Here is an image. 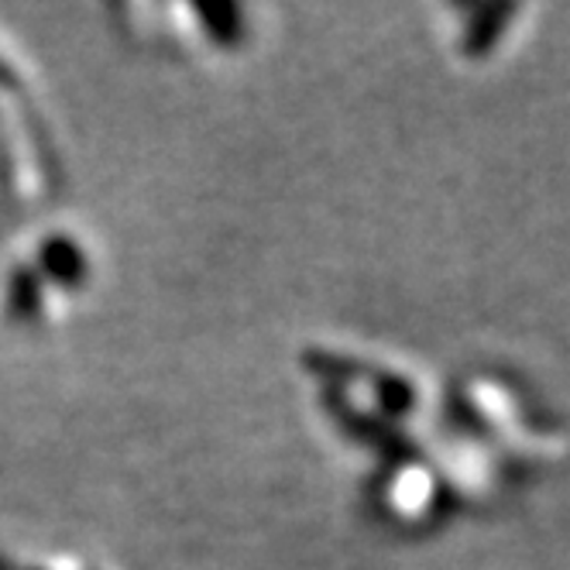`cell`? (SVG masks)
<instances>
[{
	"instance_id": "cell-1",
	"label": "cell",
	"mask_w": 570,
	"mask_h": 570,
	"mask_svg": "<svg viewBox=\"0 0 570 570\" xmlns=\"http://www.w3.org/2000/svg\"><path fill=\"white\" fill-rule=\"evenodd\" d=\"M31 268L46 285H56L62 293L83 289L90 278V262H87L83 248H79V240L69 234H49L42 244H38Z\"/></svg>"
},
{
	"instance_id": "cell-2",
	"label": "cell",
	"mask_w": 570,
	"mask_h": 570,
	"mask_svg": "<svg viewBox=\"0 0 570 570\" xmlns=\"http://www.w3.org/2000/svg\"><path fill=\"white\" fill-rule=\"evenodd\" d=\"M42 296H46V282L38 278L31 265H18L8 275V316L18 323H31L42 316Z\"/></svg>"
},
{
	"instance_id": "cell-3",
	"label": "cell",
	"mask_w": 570,
	"mask_h": 570,
	"mask_svg": "<svg viewBox=\"0 0 570 570\" xmlns=\"http://www.w3.org/2000/svg\"><path fill=\"white\" fill-rule=\"evenodd\" d=\"M372 392L379 402V413L385 423L405 420L416 410V389L410 379H402L395 372H372Z\"/></svg>"
},
{
	"instance_id": "cell-4",
	"label": "cell",
	"mask_w": 570,
	"mask_h": 570,
	"mask_svg": "<svg viewBox=\"0 0 570 570\" xmlns=\"http://www.w3.org/2000/svg\"><path fill=\"white\" fill-rule=\"evenodd\" d=\"M193 14L199 18L203 31L224 49L240 46L244 35H248V21H244V11L237 4H193Z\"/></svg>"
},
{
	"instance_id": "cell-5",
	"label": "cell",
	"mask_w": 570,
	"mask_h": 570,
	"mask_svg": "<svg viewBox=\"0 0 570 570\" xmlns=\"http://www.w3.org/2000/svg\"><path fill=\"white\" fill-rule=\"evenodd\" d=\"M512 14H515V8H478V11H471V24H468L464 49H468L471 56L488 52V49L495 46L502 21L512 18Z\"/></svg>"
},
{
	"instance_id": "cell-6",
	"label": "cell",
	"mask_w": 570,
	"mask_h": 570,
	"mask_svg": "<svg viewBox=\"0 0 570 570\" xmlns=\"http://www.w3.org/2000/svg\"><path fill=\"white\" fill-rule=\"evenodd\" d=\"M0 87H8V90H14V87H18V76H14L4 62H0Z\"/></svg>"
}]
</instances>
